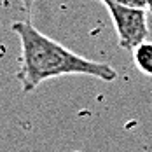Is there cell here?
<instances>
[{
  "mask_svg": "<svg viewBox=\"0 0 152 152\" xmlns=\"http://www.w3.org/2000/svg\"><path fill=\"white\" fill-rule=\"evenodd\" d=\"M21 44V66L16 79L23 93L35 91L44 80L61 75H91L103 82L117 79V70L103 61L88 60L39 31L28 21L12 23Z\"/></svg>",
  "mask_w": 152,
  "mask_h": 152,
  "instance_id": "cell-1",
  "label": "cell"
},
{
  "mask_svg": "<svg viewBox=\"0 0 152 152\" xmlns=\"http://www.w3.org/2000/svg\"><path fill=\"white\" fill-rule=\"evenodd\" d=\"M108 9L112 18L114 28L117 33V42L122 49L133 51L138 44L147 40L149 37V25H147V9H135L126 7L115 2H102Z\"/></svg>",
  "mask_w": 152,
  "mask_h": 152,
  "instance_id": "cell-2",
  "label": "cell"
},
{
  "mask_svg": "<svg viewBox=\"0 0 152 152\" xmlns=\"http://www.w3.org/2000/svg\"><path fill=\"white\" fill-rule=\"evenodd\" d=\"M133 61L137 68L147 77H152V42L143 40L133 49Z\"/></svg>",
  "mask_w": 152,
  "mask_h": 152,
  "instance_id": "cell-3",
  "label": "cell"
},
{
  "mask_svg": "<svg viewBox=\"0 0 152 152\" xmlns=\"http://www.w3.org/2000/svg\"><path fill=\"white\" fill-rule=\"evenodd\" d=\"M103 2V0H100ZM108 2H115V4H121L126 7H135V9H147L149 5V0H108Z\"/></svg>",
  "mask_w": 152,
  "mask_h": 152,
  "instance_id": "cell-4",
  "label": "cell"
},
{
  "mask_svg": "<svg viewBox=\"0 0 152 152\" xmlns=\"http://www.w3.org/2000/svg\"><path fill=\"white\" fill-rule=\"evenodd\" d=\"M35 2H37V0H21V5L25 7V11H26V12H30Z\"/></svg>",
  "mask_w": 152,
  "mask_h": 152,
  "instance_id": "cell-5",
  "label": "cell"
},
{
  "mask_svg": "<svg viewBox=\"0 0 152 152\" xmlns=\"http://www.w3.org/2000/svg\"><path fill=\"white\" fill-rule=\"evenodd\" d=\"M147 11L152 14V0H149V5H147Z\"/></svg>",
  "mask_w": 152,
  "mask_h": 152,
  "instance_id": "cell-6",
  "label": "cell"
}]
</instances>
